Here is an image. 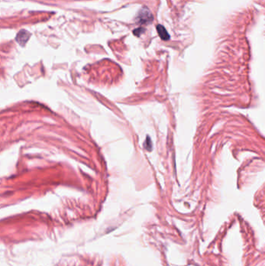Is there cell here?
Here are the masks:
<instances>
[{
	"label": "cell",
	"instance_id": "3957f363",
	"mask_svg": "<svg viewBox=\"0 0 265 266\" xmlns=\"http://www.w3.org/2000/svg\"><path fill=\"white\" fill-rule=\"evenodd\" d=\"M152 141L151 139H150L149 136H147L146 137V140H145V147L146 148V149H148V151H151L152 150Z\"/></svg>",
	"mask_w": 265,
	"mask_h": 266
},
{
	"label": "cell",
	"instance_id": "6da1fadb",
	"mask_svg": "<svg viewBox=\"0 0 265 266\" xmlns=\"http://www.w3.org/2000/svg\"><path fill=\"white\" fill-rule=\"evenodd\" d=\"M138 20L140 23H148L153 20V16L150 13L148 9H143V10L140 11L139 14L138 16Z\"/></svg>",
	"mask_w": 265,
	"mask_h": 266
},
{
	"label": "cell",
	"instance_id": "7a4b0ae2",
	"mask_svg": "<svg viewBox=\"0 0 265 266\" xmlns=\"http://www.w3.org/2000/svg\"><path fill=\"white\" fill-rule=\"evenodd\" d=\"M156 29H157L158 34H159L161 39L164 40V41H167V40L169 39V34L167 33V31H166V30L165 29V27H163V26L160 25V24H159V25H157Z\"/></svg>",
	"mask_w": 265,
	"mask_h": 266
}]
</instances>
